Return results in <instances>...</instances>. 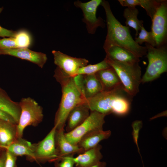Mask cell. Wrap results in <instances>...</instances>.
Segmentation results:
<instances>
[{
	"label": "cell",
	"instance_id": "cell-1",
	"mask_svg": "<svg viewBox=\"0 0 167 167\" xmlns=\"http://www.w3.org/2000/svg\"><path fill=\"white\" fill-rule=\"evenodd\" d=\"M101 5L104 8L106 15L107 34L104 45L105 49L113 45H117L130 51L139 58L146 56L145 46L137 44L131 36L129 27L122 25L115 18L107 1L102 0Z\"/></svg>",
	"mask_w": 167,
	"mask_h": 167
},
{
	"label": "cell",
	"instance_id": "cell-2",
	"mask_svg": "<svg viewBox=\"0 0 167 167\" xmlns=\"http://www.w3.org/2000/svg\"><path fill=\"white\" fill-rule=\"evenodd\" d=\"M54 77L61 87L62 96L58 109L56 113L54 126L56 130L64 129L68 115L76 105L84 103L85 98L76 85L73 77L57 67Z\"/></svg>",
	"mask_w": 167,
	"mask_h": 167
},
{
	"label": "cell",
	"instance_id": "cell-3",
	"mask_svg": "<svg viewBox=\"0 0 167 167\" xmlns=\"http://www.w3.org/2000/svg\"><path fill=\"white\" fill-rule=\"evenodd\" d=\"M129 95L121 85L112 90L102 91L86 99L85 103L90 111H96L106 116L114 113L120 102Z\"/></svg>",
	"mask_w": 167,
	"mask_h": 167
},
{
	"label": "cell",
	"instance_id": "cell-4",
	"mask_svg": "<svg viewBox=\"0 0 167 167\" xmlns=\"http://www.w3.org/2000/svg\"><path fill=\"white\" fill-rule=\"evenodd\" d=\"M105 59L117 73L125 91L133 97L139 92L141 70L139 62L128 63Z\"/></svg>",
	"mask_w": 167,
	"mask_h": 167
},
{
	"label": "cell",
	"instance_id": "cell-5",
	"mask_svg": "<svg viewBox=\"0 0 167 167\" xmlns=\"http://www.w3.org/2000/svg\"><path fill=\"white\" fill-rule=\"evenodd\" d=\"M147 49L146 57L148 64L141 83L144 84L154 80L167 71V48L166 44L158 47L145 43Z\"/></svg>",
	"mask_w": 167,
	"mask_h": 167
},
{
	"label": "cell",
	"instance_id": "cell-6",
	"mask_svg": "<svg viewBox=\"0 0 167 167\" xmlns=\"http://www.w3.org/2000/svg\"><path fill=\"white\" fill-rule=\"evenodd\" d=\"M21 112L17 124V136L22 138L25 128L28 126H36L43 120L42 107L33 99L22 98L19 102Z\"/></svg>",
	"mask_w": 167,
	"mask_h": 167
},
{
	"label": "cell",
	"instance_id": "cell-7",
	"mask_svg": "<svg viewBox=\"0 0 167 167\" xmlns=\"http://www.w3.org/2000/svg\"><path fill=\"white\" fill-rule=\"evenodd\" d=\"M105 116L96 111H90L88 117L82 124L71 131L65 133L66 138L71 143L77 145L87 134L93 130L103 129Z\"/></svg>",
	"mask_w": 167,
	"mask_h": 167
},
{
	"label": "cell",
	"instance_id": "cell-8",
	"mask_svg": "<svg viewBox=\"0 0 167 167\" xmlns=\"http://www.w3.org/2000/svg\"><path fill=\"white\" fill-rule=\"evenodd\" d=\"M56 130L54 126L43 140L35 143L34 161L44 163L54 162L58 159L55 140Z\"/></svg>",
	"mask_w": 167,
	"mask_h": 167
},
{
	"label": "cell",
	"instance_id": "cell-9",
	"mask_svg": "<svg viewBox=\"0 0 167 167\" xmlns=\"http://www.w3.org/2000/svg\"><path fill=\"white\" fill-rule=\"evenodd\" d=\"M102 0H91L86 2L77 1L74 3V5L82 10L83 18V21L86 25L88 32L94 34L99 27H105L103 20L101 17H96V12L98 6L101 5Z\"/></svg>",
	"mask_w": 167,
	"mask_h": 167
},
{
	"label": "cell",
	"instance_id": "cell-10",
	"mask_svg": "<svg viewBox=\"0 0 167 167\" xmlns=\"http://www.w3.org/2000/svg\"><path fill=\"white\" fill-rule=\"evenodd\" d=\"M151 31L158 47L166 44L167 1L162 0L152 20Z\"/></svg>",
	"mask_w": 167,
	"mask_h": 167
},
{
	"label": "cell",
	"instance_id": "cell-11",
	"mask_svg": "<svg viewBox=\"0 0 167 167\" xmlns=\"http://www.w3.org/2000/svg\"><path fill=\"white\" fill-rule=\"evenodd\" d=\"M52 52L54 56V63L72 77L77 75L79 70L87 65L89 62L85 58L72 57L59 51L53 50Z\"/></svg>",
	"mask_w": 167,
	"mask_h": 167
},
{
	"label": "cell",
	"instance_id": "cell-12",
	"mask_svg": "<svg viewBox=\"0 0 167 167\" xmlns=\"http://www.w3.org/2000/svg\"><path fill=\"white\" fill-rule=\"evenodd\" d=\"M0 55H9L29 61L42 68L47 58L43 53L32 50L28 48L0 49Z\"/></svg>",
	"mask_w": 167,
	"mask_h": 167
},
{
	"label": "cell",
	"instance_id": "cell-13",
	"mask_svg": "<svg viewBox=\"0 0 167 167\" xmlns=\"http://www.w3.org/2000/svg\"><path fill=\"white\" fill-rule=\"evenodd\" d=\"M90 109L84 103L74 107L69 112L66 119L67 132L73 130L82 124L88 117Z\"/></svg>",
	"mask_w": 167,
	"mask_h": 167
},
{
	"label": "cell",
	"instance_id": "cell-14",
	"mask_svg": "<svg viewBox=\"0 0 167 167\" xmlns=\"http://www.w3.org/2000/svg\"><path fill=\"white\" fill-rule=\"evenodd\" d=\"M64 131V129L56 130L55 134V143L58 156L57 159L65 156L83 152L77 145H73L67 140Z\"/></svg>",
	"mask_w": 167,
	"mask_h": 167
},
{
	"label": "cell",
	"instance_id": "cell-15",
	"mask_svg": "<svg viewBox=\"0 0 167 167\" xmlns=\"http://www.w3.org/2000/svg\"><path fill=\"white\" fill-rule=\"evenodd\" d=\"M102 146L98 144L95 147L79 154L74 158L75 167H91L100 161L103 157L101 152Z\"/></svg>",
	"mask_w": 167,
	"mask_h": 167
},
{
	"label": "cell",
	"instance_id": "cell-16",
	"mask_svg": "<svg viewBox=\"0 0 167 167\" xmlns=\"http://www.w3.org/2000/svg\"><path fill=\"white\" fill-rule=\"evenodd\" d=\"M111 133L110 130L104 131L103 129L93 130L83 136L77 145L84 152L95 147L101 141L108 138Z\"/></svg>",
	"mask_w": 167,
	"mask_h": 167
},
{
	"label": "cell",
	"instance_id": "cell-17",
	"mask_svg": "<svg viewBox=\"0 0 167 167\" xmlns=\"http://www.w3.org/2000/svg\"><path fill=\"white\" fill-rule=\"evenodd\" d=\"M5 150L16 157L25 156L29 160L34 161L35 143L32 144L22 138H17Z\"/></svg>",
	"mask_w": 167,
	"mask_h": 167
},
{
	"label": "cell",
	"instance_id": "cell-18",
	"mask_svg": "<svg viewBox=\"0 0 167 167\" xmlns=\"http://www.w3.org/2000/svg\"><path fill=\"white\" fill-rule=\"evenodd\" d=\"M106 55L105 58L118 62L135 63L139 62V58L132 52L123 47L111 46L105 49Z\"/></svg>",
	"mask_w": 167,
	"mask_h": 167
},
{
	"label": "cell",
	"instance_id": "cell-19",
	"mask_svg": "<svg viewBox=\"0 0 167 167\" xmlns=\"http://www.w3.org/2000/svg\"><path fill=\"white\" fill-rule=\"evenodd\" d=\"M95 74L102 85V91H110L122 85L116 71L111 67Z\"/></svg>",
	"mask_w": 167,
	"mask_h": 167
},
{
	"label": "cell",
	"instance_id": "cell-20",
	"mask_svg": "<svg viewBox=\"0 0 167 167\" xmlns=\"http://www.w3.org/2000/svg\"><path fill=\"white\" fill-rule=\"evenodd\" d=\"M17 138V124L0 119V148L5 149Z\"/></svg>",
	"mask_w": 167,
	"mask_h": 167
},
{
	"label": "cell",
	"instance_id": "cell-21",
	"mask_svg": "<svg viewBox=\"0 0 167 167\" xmlns=\"http://www.w3.org/2000/svg\"><path fill=\"white\" fill-rule=\"evenodd\" d=\"M0 109L11 115L17 124L18 122L21 110L19 102L11 100L6 92L0 88Z\"/></svg>",
	"mask_w": 167,
	"mask_h": 167
},
{
	"label": "cell",
	"instance_id": "cell-22",
	"mask_svg": "<svg viewBox=\"0 0 167 167\" xmlns=\"http://www.w3.org/2000/svg\"><path fill=\"white\" fill-rule=\"evenodd\" d=\"M162 0H118L120 5L127 7L139 6L146 11L152 20Z\"/></svg>",
	"mask_w": 167,
	"mask_h": 167
},
{
	"label": "cell",
	"instance_id": "cell-23",
	"mask_svg": "<svg viewBox=\"0 0 167 167\" xmlns=\"http://www.w3.org/2000/svg\"><path fill=\"white\" fill-rule=\"evenodd\" d=\"M85 99L93 97L102 91V85L95 74L84 75Z\"/></svg>",
	"mask_w": 167,
	"mask_h": 167
},
{
	"label": "cell",
	"instance_id": "cell-24",
	"mask_svg": "<svg viewBox=\"0 0 167 167\" xmlns=\"http://www.w3.org/2000/svg\"><path fill=\"white\" fill-rule=\"evenodd\" d=\"M139 13V11L136 7H127L124 9L123 13V16L126 19V26L131 27L135 30L136 37L143 25V21L139 20L137 18Z\"/></svg>",
	"mask_w": 167,
	"mask_h": 167
},
{
	"label": "cell",
	"instance_id": "cell-25",
	"mask_svg": "<svg viewBox=\"0 0 167 167\" xmlns=\"http://www.w3.org/2000/svg\"><path fill=\"white\" fill-rule=\"evenodd\" d=\"M111 67L106 60L104 59L103 60L93 65H88L80 68L78 71L77 75L94 74L100 70Z\"/></svg>",
	"mask_w": 167,
	"mask_h": 167
},
{
	"label": "cell",
	"instance_id": "cell-26",
	"mask_svg": "<svg viewBox=\"0 0 167 167\" xmlns=\"http://www.w3.org/2000/svg\"><path fill=\"white\" fill-rule=\"evenodd\" d=\"M139 35L135 38V42L140 45L143 42H146L154 47H156V44L155 40L151 31H147L143 26L140 30Z\"/></svg>",
	"mask_w": 167,
	"mask_h": 167
},
{
	"label": "cell",
	"instance_id": "cell-27",
	"mask_svg": "<svg viewBox=\"0 0 167 167\" xmlns=\"http://www.w3.org/2000/svg\"><path fill=\"white\" fill-rule=\"evenodd\" d=\"M14 38L18 48H28L31 44L30 36L25 31L17 32Z\"/></svg>",
	"mask_w": 167,
	"mask_h": 167
},
{
	"label": "cell",
	"instance_id": "cell-28",
	"mask_svg": "<svg viewBox=\"0 0 167 167\" xmlns=\"http://www.w3.org/2000/svg\"><path fill=\"white\" fill-rule=\"evenodd\" d=\"M73 155H69L61 157L54 162L55 167H74L75 163Z\"/></svg>",
	"mask_w": 167,
	"mask_h": 167
},
{
	"label": "cell",
	"instance_id": "cell-29",
	"mask_svg": "<svg viewBox=\"0 0 167 167\" xmlns=\"http://www.w3.org/2000/svg\"><path fill=\"white\" fill-rule=\"evenodd\" d=\"M143 123L141 121L136 120L134 121L132 124L131 126L133 128L132 135L134 141L137 146L138 150L139 153L141 155L139 149V148L138 140L139 136V132L142 126Z\"/></svg>",
	"mask_w": 167,
	"mask_h": 167
},
{
	"label": "cell",
	"instance_id": "cell-30",
	"mask_svg": "<svg viewBox=\"0 0 167 167\" xmlns=\"http://www.w3.org/2000/svg\"><path fill=\"white\" fill-rule=\"evenodd\" d=\"M18 48L14 37L0 39V49Z\"/></svg>",
	"mask_w": 167,
	"mask_h": 167
},
{
	"label": "cell",
	"instance_id": "cell-31",
	"mask_svg": "<svg viewBox=\"0 0 167 167\" xmlns=\"http://www.w3.org/2000/svg\"><path fill=\"white\" fill-rule=\"evenodd\" d=\"M6 150V159L4 167H17V157Z\"/></svg>",
	"mask_w": 167,
	"mask_h": 167
},
{
	"label": "cell",
	"instance_id": "cell-32",
	"mask_svg": "<svg viewBox=\"0 0 167 167\" xmlns=\"http://www.w3.org/2000/svg\"><path fill=\"white\" fill-rule=\"evenodd\" d=\"M73 78L76 85L84 98V75L78 74L73 77Z\"/></svg>",
	"mask_w": 167,
	"mask_h": 167
},
{
	"label": "cell",
	"instance_id": "cell-33",
	"mask_svg": "<svg viewBox=\"0 0 167 167\" xmlns=\"http://www.w3.org/2000/svg\"><path fill=\"white\" fill-rule=\"evenodd\" d=\"M0 119L17 124L15 119L11 115L0 109Z\"/></svg>",
	"mask_w": 167,
	"mask_h": 167
},
{
	"label": "cell",
	"instance_id": "cell-34",
	"mask_svg": "<svg viewBox=\"0 0 167 167\" xmlns=\"http://www.w3.org/2000/svg\"><path fill=\"white\" fill-rule=\"evenodd\" d=\"M17 32L4 28L0 25V37H14Z\"/></svg>",
	"mask_w": 167,
	"mask_h": 167
},
{
	"label": "cell",
	"instance_id": "cell-35",
	"mask_svg": "<svg viewBox=\"0 0 167 167\" xmlns=\"http://www.w3.org/2000/svg\"><path fill=\"white\" fill-rule=\"evenodd\" d=\"M6 150H4L0 157V167H4L6 159Z\"/></svg>",
	"mask_w": 167,
	"mask_h": 167
},
{
	"label": "cell",
	"instance_id": "cell-36",
	"mask_svg": "<svg viewBox=\"0 0 167 167\" xmlns=\"http://www.w3.org/2000/svg\"><path fill=\"white\" fill-rule=\"evenodd\" d=\"M106 163L104 161H100L95 165L91 167H106Z\"/></svg>",
	"mask_w": 167,
	"mask_h": 167
},
{
	"label": "cell",
	"instance_id": "cell-37",
	"mask_svg": "<svg viewBox=\"0 0 167 167\" xmlns=\"http://www.w3.org/2000/svg\"><path fill=\"white\" fill-rule=\"evenodd\" d=\"M4 150V149H2L0 148V157L1 156V155L2 153V152Z\"/></svg>",
	"mask_w": 167,
	"mask_h": 167
},
{
	"label": "cell",
	"instance_id": "cell-38",
	"mask_svg": "<svg viewBox=\"0 0 167 167\" xmlns=\"http://www.w3.org/2000/svg\"><path fill=\"white\" fill-rule=\"evenodd\" d=\"M3 9V7H0V13L2 12Z\"/></svg>",
	"mask_w": 167,
	"mask_h": 167
},
{
	"label": "cell",
	"instance_id": "cell-39",
	"mask_svg": "<svg viewBox=\"0 0 167 167\" xmlns=\"http://www.w3.org/2000/svg\"><path fill=\"white\" fill-rule=\"evenodd\" d=\"M143 167H144V166H143Z\"/></svg>",
	"mask_w": 167,
	"mask_h": 167
}]
</instances>
